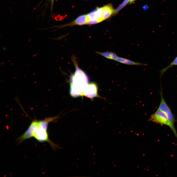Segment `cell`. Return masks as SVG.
<instances>
[{"label":"cell","instance_id":"6","mask_svg":"<svg viewBox=\"0 0 177 177\" xmlns=\"http://www.w3.org/2000/svg\"><path fill=\"white\" fill-rule=\"evenodd\" d=\"M148 120L162 125H167L168 120L166 114L159 108L151 115Z\"/></svg>","mask_w":177,"mask_h":177},{"label":"cell","instance_id":"1","mask_svg":"<svg viewBox=\"0 0 177 177\" xmlns=\"http://www.w3.org/2000/svg\"><path fill=\"white\" fill-rule=\"evenodd\" d=\"M75 68V71L70 78V93L74 98L83 96L86 88L89 83V78L86 74L78 67L73 60Z\"/></svg>","mask_w":177,"mask_h":177},{"label":"cell","instance_id":"11","mask_svg":"<svg viewBox=\"0 0 177 177\" xmlns=\"http://www.w3.org/2000/svg\"><path fill=\"white\" fill-rule=\"evenodd\" d=\"M96 13L98 19L101 22L103 20V7L97 8L96 9Z\"/></svg>","mask_w":177,"mask_h":177},{"label":"cell","instance_id":"2","mask_svg":"<svg viewBox=\"0 0 177 177\" xmlns=\"http://www.w3.org/2000/svg\"><path fill=\"white\" fill-rule=\"evenodd\" d=\"M161 101L158 108L166 114L168 120L167 126L172 131L177 139V133L174 126V124L175 121V118L170 108L163 97L162 92H161Z\"/></svg>","mask_w":177,"mask_h":177},{"label":"cell","instance_id":"12","mask_svg":"<svg viewBox=\"0 0 177 177\" xmlns=\"http://www.w3.org/2000/svg\"><path fill=\"white\" fill-rule=\"evenodd\" d=\"M88 20H92L98 19L96 13V9L90 12L87 15Z\"/></svg>","mask_w":177,"mask_h":177},{"label":"cell","instance_id":"7","mask_svg":"<svg viewBox=\"0 0 177 177\" xmlns=\"http://www.w3.org/2000/svg\"><path fill=\"white\" fill-rule=\"evenodd\" d=\"M88 20L87 15H83L77 17L75 20L71 23L66 25L65 26L74 25H81L86 24Z\"/></svg>","mask_w":177,"mask_h":177},{"label":"cell","instance_id":"17","mask_svg":"<svg viewBox=\"0 0 177 177\" xmlns=\"http://www.w3.org/2000/svg\"><path fill=\"white\" fill-rule=\"evenodd\" d=\"M118 57H119L116 54L113 52L112 56L111 59L116 61Z\"/></svg>","mask_w":177,"mask_h":177},{"label":"cell","instance_id":"20","mask_svg":"<svg viewBox=\"0 0 177 177\" xmlns=\"http://www.w3.org/2000/svg\"><path fill=\"white\" fill-rule=\"evenodd\" d=\"M135 0H130V3H132Z\"/></svg>","mask_w":177,"mask_h":177},{"label":"cell","instance_id":"5","mask_svg":"<svg viewBox=\"0 0 177 177\" xmlns=\"http://www.w3.org/2000/svg\"><path fill=\"white\" fill-rule=\"evenodd\" d=\"M98 89V86L96 83L94 82L89 83L85 90L83 96L91 100H93L95 97L103 98L104 99L99 95Z\"/></svg>","mask_w":177,"mask_h":177},{"label":"cell","instance_id":"13","mask_svg":"<svg viewBox=\"0 0 177 177\" xmlns=\"http://www.w3.org/2000/svg\"><path fill=\"white\" fill-rule=\"evenodd\" d=\"M177 65V56L175 58L173 61L166 68L163 69L161 71V73L162 75L168 69L172 66Z\"/></svg>","mask_w":177,"mask_h":177},{"label":"cell","instance_id":"14","mask_svg":"<svg viewBox=\"0 0 177 177\" xmlns=\"http://www.w3.org/2000/svg\"><path fill=\"white\" fill-rule=\"evenodd\" d=\"M96 52L107 59H111L113 53V52L109 51L104 52Z\"/></svg>","mask_w":177,"mask_h":177},{"label":"cell","instance_id":"16","mask_svg":"<svg viewBox=\"0 0 177 177\" xmlns=\"http://www.w3.org/2000/svg\"><path fill=\"white\" fill-rule=\"evenodd\" d=\"M101 22V21L98 19L92 20H88L86 24L88 25H91L97 24Z\"/></svg>","mask_w":177,"mask_h":177},{"label":"cell","instance_id":"10","mask_svg":"<svg viewBox=\"0 0 177 177\" xmlns=\"http://www.w3.org/2000/svg\"><path fill=\"white\" fill-rule=\"evenodd\" d=\"M116 61L128 65H146V64L133 61L124 58L119 57Z\"/></svg>","mask_w":177,"mask_h":177},{"label":"cell","instance_id":"19","mask_svg":"<svg viewBox=\"0 0 177 177\" xmlns=\"http://www.w3.org/2000/svg\"><path fill=\"white\" fill-rule=\"evenodd\" d=\"M143 8L144 10H146L147 9V8H148L147 6H146V5L144 6H143Z\"/></svg>","mask_w":177,"mask_h":177},{"label":"cell","instance_id":"8","mask_svg":"<svg viewBox=\"0 0 177 177\" xmlns=\"http://www.w3.org/2000/svg\"><path fill=\"white\" fill-rule=\"evenodd\" d=\"M58 118L59 117L58 116L48 118L43 120H38V122L41 127L44 130L47 131L48 126L49 123L55 122Z\"/></svg>","mask_w":177,"mask_h":177},{"label":"cell","instance_id":"4","mask_svg":"<svg viewBox=\"0 0 177 177\" xmlns=\"http://www.w3.org/2000/svg\"><path fill=\"white\" fill-rule=\"evenodd\" d=\"M38 125V120H33L25 132L18 138L17 140L18 143H21L26 140L33 137Z\"/></svg>","mask_w":177,"mask_h":177},{"label":"cell","instance_id":"3","mask_svg":"<svg viewBox=\"0 0 177 177\" xmlns=\"http://www.w3.org/2000/svg\"><path fill=\"white\" fill-rule=\"evenodd\" d=\"M38 125L34 133V137L38 141L41 142H47L50 144L54 149L59 148L57 145L51 141L48 137L47 131H46L40 126L39 122Z\"/></svg>","mask_w":177,"mask_h":177},{"label":"cell","instance_id":"9","mask_svg":"<svg viewBox=\"0 0 177 177\" xmlns=\"http://www.w3.org/2000/svg\"><path fill=\"white\" fill-rule=\"evenodd\" d=\"M103 20L109 18L111 15L114 13L115 10L112 5L108 4L103 7Z\"/></svg>","mask_w":177,"mask_h":177},{"label":"cell","instance_id":"18","mask_svg":"<svg viewBox=\"0 0 177 177\" xmlns=\"http://www.w3.org/2000/svg\"><path fill=\"white\" fill-rule=\"evenodd\" d=\"M54 1V0H51V10H52Z\"/></svg>","mask_w":177,"mask_h":177},{"label":"cell","instance_id":"15","mask_svg":"<svg viewBox=\"0 0 177 177\" xmlns=\"http://www.w3.org/2000/svg\"><path fill=\"white\" fill-rule=\"evenodd\" d=\"M130 1V0H125L122 3L120 4L114 11V14L118 13Z\"/></svg>","mask_w":177,"mask_h":177}]
</instances>
